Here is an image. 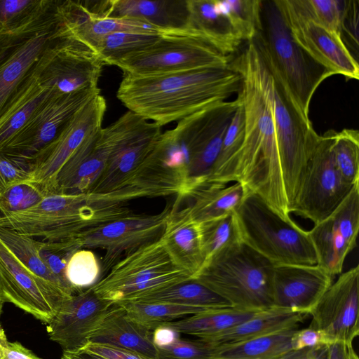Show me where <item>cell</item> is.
I'll use <instances>...</instances> for the list:
<instances>
[{"label": "cell", "mask_w": 359, "mask_h": 359, "mask_svg": "<svg viewBox=\"0 0 359 359\" xmlns=\"http://www.w3.org/2000/svg\"><path fill=\"white\" fill-rule=\"evenodd\" d=\"M61 359H108L85 349L75 351H63Z\"/></svg>", "instance_id": "obj_56"}, {"label": "cell", "mask_w": 359, "mask_h": 359, "mask_svg": "<svg viewBox=\"0 0 359 359\" xmlns=\"http://www.w3.org/2000/svg\"><path fill=\"white\" fill-rule=\"evenodd\" d=\"M257 312L227 307L198 313L163 325L180 334L205 339L238 325Z\"/></svg>", "instance_id": "obj_33"}, {"label": "cell", "mask_w": 359, "mask_h": 359, "mask_svg": "<svg viewBox=\"0 0 359 359\" xmlns=\"http://www.w3.org/2000/svg\"><path fill=\"white\" fill-rule=\"evenodd\" d=\"M108 359H155L128 349L89 342L83 348Z\"/></svg>", "instance_id": "obj_51"}, {"label": "cell", "mask_w": 359, "mask_h": 359, "mask_svg": "<svg viewBox=\"0 0 359 359\" xmlns=\"http://www.w3.org/2000/svg\"><path fill=\"white\" fill-rule=\"evenodd\" d=\"M0 359H4L1 344L0 343Z\"/></svg>", "instance_id": "obj_57"}, {"label": "cell", "mask_w": 359, "mask_h": 359, "mask_svg": "<svg viewBox=\"0 0 359 359\" xmlns=\"http://www.w3.org/2000/svg\"><path fill=\"white\" fill-rule=\"evenodd\" d=\"M89 342L128 349L156 359L152 330L133 320L118 304L110 308L91 334Z\"/></svg>", "instance_id": "obj_27"}, {"label": "cell", "mask_w": 359, "mask_h": 359, "mask_svg": "<svg viewBox=\"0 0 359 359\" xmlns=\"http://www.w3.org/2000/svg\"><path fill=\"white\" fill-rule=\"evenodd\" d=\"M306 314L277 307L260 311L250 318L218 333L201 339L214 346L239 343L283 330L299 327Z\"/></svg>", "instance_id": "obj_30"}, {"label": "cell", "mask_w": 359, "mask_h": 359, "mask_svg": "<svg viewBox=\"0 0 359 359\" xmlns=\"http://www.w3.org/2000/svg\"><path fill=\"white\" fill-rule=\"evenodd\" d=\"M167 205L157 214H130L91 228L78 238L83 248H101L105 252L102 264L104 274L123 256L162 235L171 210Z\"/></svg>", "instance_id": "obj_17"}, {"label": "cell", "mask_w": 359, "mask_h": 359, "mask_svg": "<svg viewBox=\"0 0 359 359\" xmlns=\"http://www.w3.org/2000/svg\"><path fill=\"white\" fill-rule=\"evenodd\" d=\"M359 1L344 0L339 34L344 45L358 60V55Z\"/></svg>", "instance_id": "obj_48"}, {"label": "cell", "mask_w": 359, "mask_h": 359, "mask_svg": "<svg viewBox=\"0 0 359 359\" xmlns=\"http://www.w3.org/2000/svg\"><path fill=\"white\" fill-rule=\"evenodd\" d=\"M241 102L240 97L223 101L178 121L161 139L182 154L185 163L184 197L205 186L221 149L229 123Z\"/></svg>", "instance_id": "obj_10"}, {"label": "cell", "mask_w": 359, "mask_h": 359, "mask_svg": "<svg viewBox=\"0 0 359 359\" xmlns=\"http://www.w3.org/2000/svg\"><path fill=\"white\" fill-rule=\"evenodd\" d=\"M180 338V333L166 325H160L152 331V340L156 348L171 345Z\"/></svg>", "instance_id": "obj_54"}, {"label": "cell", "mask_w": 359, "mask_h": 359, "mask_svg": "<svg viewBox=\"0 0 359 359\" xmlns=\"http://www.w3.org/2000/svg\"><path fill=\"white\" fill-rule=\"evenodd\" d=\"M163 34L116 32L100 37L93 52L104 65H112L116 61L137 52L155 43Z\"/></svg>", "instance_id": "obj_39"}, {"label": "cell", "mask_w": 359, "mask_h": 359, "mask_svg": "<svg viewBox=\"0 0 359 359\" xmlns=\"http://www.w3.org/2000/svg\"><path fill=\"white\" fill-rule=\"evenodd\" d=\"M328 359H348V347L342 342L327 344Z\"/></svg>", "instance_id": "obj_55"}, {"label": "cell", "mask_w": 359, "mask_h": 359, "mask_svg": "<svg viewBox=\"0 0 359 359\" xmlns=\"http://www.w3.org/2000/svg\"><path fill=\"white\" fill-rule=\"evenodd\" d=\"M130 302L185 305L207 311L231 307L226 300L193 279L144 294Z\"/></svg>", "instance_id": "obj_34"}, {"label": "cell", "mask_w": 359, "mask_h": 359, "mask_svg": "<svg viewBox=\"0 0 359 359\" xmlns=\"http://www.w3.org/2000/svg\"><path fill=\"white\" fill-rule=\"evenodd\" d=\"M0 343L3 348L4 359H41L20 343L9 341L1 326Z\"/></svg>", "instance_id": "obj_52"}, {"label": "cell", "mask_w": 359, "mask_h": 359, "mask_svg": "<svg viewBox=\"0 0 359 359\" xmlns=\"http://www.w3.org/2000/svg\"><path fill=\"white\" fill-rule=\"evenodd\" d=\"M81 248V242L78 237L57 241L39 240V251L41 260L71 294L77 291L66 277V267L74 253Z\"/></svg>", "instance_id": "obj_42"}, {"label": "cell", "mask_w": 359, "mask_h": 359, "mask_svg": "<svg viewBox=\"0 0 359 359\" xmlns=\"http://www.w3.org/2000/svg\"><path fill=\"white\" fill-rule=\"evenodd\" d=\"M132 212L122 203L99 202L90 193L50 194L25 210L0 215V227L41 241L76 238Z\"/></svg>", "instance_id": "obj_6"}, {"label": "cell", "mask_w": 359, "mask_h": 359, "mask_svg": "<svg viewBox=\"0 0 359 359\" xmlns=\"http://www.w3.org/2000/svg\"><path fill=\"white\" fill-rule=\"evenodd\" d=\"M62 0H39L25 18L0 29V118L42 55L71 33Z\"/></svg>", "instance_id": "obj_5"}, {"label": "cell", "mask_w": 359, "mask_h": 359, "mask_svg": "<svg viewBox=\"0 0 359 359\" xmlns=\"http://www.w3.org/2000/svg\"><path fill=\"white\" fill-rule=\"evenodd\" d=\"M332 280L333 276L317 264H274L273 307L309 315Z\"/></svg>", "instance_id": "obj_23"}, {"label": "cell", "mask_w": 359, "mask_h": 359, "mask_svg": "<svg viewBox=\"0 0 359 359\" xmlns=\"http://www.w3.org/2000/svg\"><path fill=\"white\" fill-rule=\"evenodd\" d=\"M294 1L299 11L308 18L330 31L339 34L344 0Z\"/></svg>", "instance_id": "obj_44"}, {"label": "cell", "mask_w": 359, "mask_h": 359, "mask_svg": "<svg viewBox=\"0 0 359 359\" xmlns=\"http://www.w3.org/2000/svg\"><path fill=\"white\" fill-rule=\"evenodd\" d=\"M0 239L34 273L55 285L67 297L73 295L63 287L41 260L39 251V240L6 227H0Z\"/></svg>", "instance_id": "obj_36"}, {"label": "cell", "mask_w": 359, "mask_h": 359, "mask_svg": "<svg viewBox=\"0 0 359 359\" xmlns=\"http://www.w3.org/2000/svg\"><path fill=\"white\" fill-rule=\"evenodd\" d=\"M107 109L104 97L96 95L74 115L60 134L33 161L29 181L50 195L56 176L69 156L93 132L102 128Z\"/></svg>", "instance_id": "obj_20"}, {"label": "cell", "mask_w": 359, "mask_h": 359, "mask_svg": "<svg viewBox=\"0 0 359 359\" xmlns=\"http://www.w3.org/2000/svg\"><path fill=\"white\" fill-rule=\"evenodd\" d=\"M100 4V17L139 20L166 33L190 32L187 0H109Z\"/></svg>", "instance_id": "obj_25"}, {"label": "cell", "mask_w": 359, "mask_h": 359, "mask_svg": "<svg viewBox=\"0 0 359 359\" xmlns=\"http://www.w3.org/2000/svg\"><path fill=\"white\" fill-rule=\"evenodd\" d=\"M113 305L100 297L90 287L78 292L62 302L48 323L50 339L63 351L83 348Z\"/></svg>", "instance_id": "obj_22"}, {"label": "cell", "mask_w": 359, "mask_h": 359, "mask_svg": "<svg viewBox=\"0 0 359 359\" xmlns=\"http://www.w3.org/2000/svg\"><path fill=\"white\" fill-rule=\"evenodd\" d=\"M100 273V266L95 254L86 248L74 252L66 267V277L77 292L93 285Z\"/></svg>", "instance_id": "obj_43"}, {"label": "cell", "mask_w": 359, "mask_h": 359, "mask_svg": "<svg viewBox=\"0 0 359 359\" xmlns=\"http://www.w3.org/2000/svg\"><path fill=\"white\" fill-rule=\"evenodd\" d=\"M238 92L245 110L243 142L233 159L231 182H240L284 219H290L276 134L267 103L245 74Z\"/></svg>", "instance_id": "obj_3"}, {"label": "cell", "mask_w": 359, "mask_h": 359, "mask_svg": "<svg viewBox=\"0 0 359 359\" xmlns=\"http://www.w3.org/2000/svg\"><path fill=\"white\" fill-rule=\"evenodd\" d=\"M241 241L274 264L316 265L309 232L247 189L233 210Z\"/></svg>", "instance_id": "obj_9"}, {"label": "cell", "mask_w": 359, "mask_h": 359, "mask_svg": "<svg viewBox=\"0 0 359 359\" xmlns=\"http://www.w3.org/2000/svg\"><path fill=\"white\" fill-rule=\"evenodd\" d=\"M156 350V359H213L215 347L200 339L180 337L174 344Z\"/></svg>", "instance_id": "obj_46"}, {"label": "cell", "mask_w": 359, "mask_h": 359, "mask_svg": "<svg viewBox=\"0 0 359 359\" xmlns=\"http://www.w3.org/2000/svg\"><path fill=\"white\" fill-rule=\"evenodd\" d=\"M33 162L0 151V195L12 186L30 180Z\"/></svg>", "instance_id": "obj_47"}, {"label": "cell", "mask_w": 359, "mask_h": 359, "mask_svg": "<svg viewBox=\"0 0 359 359\" xmlns=\"http://www.w3.org/2000/svg\"><path fill=\"white\" fill-rule=\"evenodd\" d=\"M229 68L246 74L264 98L270 110L278 146L288 209L290 210L308 161L320 135L306 119L290 93L269 67L252 41Z\"/></svg>", "instance_id": "obj_2"}, {"label": "cell", "mask_w": 359, "mask_h": 359, "mask_svg": "<svg viewBox=\"0 0 359 359\" xmlns=\"http://www.w3.org/2000/svg\"><path fill=\"white\" fill-rule=\"evenodd\" d=\"M299 328L291 327L239 343L215 346L213 359H278L292 350V338Z\"/></svg>", "instance_id": "obj_31"}, {"label": "cell", "mask_w": 359, "mask_h": 359, "mask_svg": "<svg viewBox=\"0 0 359 359\" xmlns=\"http://www.w3.org/2000/svg\"><path fill=\"white\" fill-rule=\"evenodd\" d=\"M200 224L205 258L203 265L222 250L242 242L233 212Z\"/></svg>", "instance_id": "obj_41"}, {"label": "cell", "mask_w": 359, "mask_h": 359, "mask_svg": "<svg viewBox=\"0 0 359 359\" xmlns=\"http://www.w3.org/2000/svg\"><path fill=\"white\" fill-rule=\"evenodd\" d=\"M191 279L174 262L160 237L123 256L90 287L116 304Z\"/></svg>", "instance_id": "obj_11"}, {"label": "cell", "mask_w": 359, "mask_h": 359, "mask_svg": "<svg viewBox=\"0 0 359 359\" xmlns=\"http://www.w3.org/2000/svg\"><path fill=\"white\" fill-rule=\"evenodd\" d=\"M215 2L241 41H252L262 29V0H215Z\"/></svg>", "instance_id": "obj_37"}, {"label": "cell", "mask_w": 359, "mask_h": 359, "mask_svg": "<svg viewBox=\"0 0 359 359\" xmlns=\"http://www.w3.org/2000/svg\"><path fill=\"white\" fill-rule=\"evenodd\" d=\"M69 297L25 266L0 239L1 300L48 324Z\"/></svg>", "instance_id": "obj_16"}, {"label": "cell", "mask_w": 359, "mask_h": 359, "mask_svg": "<svg viewBox=\"0 0 359 359\" xmlns=\"http://www.w3.org/2000/svg\"><path fill=\"white\" fill-rule=\"evenodd\" d=\"M189 32L204 39L226 55L235 53L242 41L226 18L219 11L215 0H187Z\"/></svg>", "instance_id": "obj_29"}, {"label": "cell", "mask_w": 359, "mask_h": 359, "mask_svg": "<svg viewBox=\"0 0 359 359\" xmlns=\"http://www.w3.org/2000/svg\"><path fill=\"white\" fill-rule=\"evenodd\" d=\"M116 304L121 306L133 320L152 331L184 316L207 311L198 307L166 303L126 301Z\"/></svg>", "instance_id": "obj_38"}, {"label": "cell", "mask_w": 359, "mask_h": 359, "mask_svg": "<svg viewBox=\"0 0 359 359\" xmlns=\"http://www.w3.org/2000/svg\"><path fill=\"white\" fill-rule=\"evenodd\" d=\"M231 58L190 32L161 35L151 46L116 61L123 74L147 75L207 67H226Z\"/></svg>", "instance_id": "obj_12"}, {"label": "cell", "mask_w": 359, "mask_h": 359, "mask_svg": "<svg viewBox=\"0 0 359 359\" xmlns=\"http://www.w3.org/2000/svg\"><path fill=\"white\" fill-rule=\"evenodd\" d=\"M4 303V302L2 300L0 299V317H1V311H2V308H3Z\"/></svg>", "instance_id": "obj_58"}, {"label": "cell", "mask_w": 359, "mask_h": 359, "mask_svg": "<svg viewBox=\"0 0 359 359\" xmlns=\"http://www.w3.org/2000/svg\"><path fill=\"white\" fill-rule=\"evenodd\" d=\"M54 95L57 94L41 81L37 62L20 84L0 118V150L11 140L37 109Z\"/></svg>", "instance_id": "obj_28"}, {"label": "cell", "mask_w": 359, "mask_h": 359, "mask_svg": "<svg viewBox=\"0 0 359 359\" xmlns=\"http://www.w3.org/2000/svg\"><path fill=\"white\" fill-rule=\"evenodd\" d=\"M39 0L0 1V29L8 27L27 16Z\"/></svg>", "instance_id": "obj_49"}, {"label": "cell", "mask_w": 359, "mask_h": 359, "mask_svg": "<svg viewBox=\"0 0 359 359\" xmlns=\"http://www.w3.org/2000/svg\"><path fill=\"white\" fill-rule=\"evenodd\" d=\"M100 93V88H97L51 96L0 151L33 162L56 139L76 112Z\"/></svg>", "instance_id": "obj_15"}, {"label": "cell", "mask_w": 359, "mask_h": 359, "mask_svg": "<svg viewBox=\"0 0 359 359\" xmlns=\"http://www.w3.org/2000/svg\"><path fill=\"white\" fill-rule=\"evenodd\" d=\"M331 152L336 168L351 185L359 182V132L353 129L335 131Z\"/></svg>", "instance_id": "obj_40"}, {"label": "cell", "mask_w": 359, "mask_h": 359, "mask_svg": "<svg viewBox=\"0 0 359 359\" xmlns=\"http://www.w3.org/2000/svg\"><path fill=\"white\" fill-rule=\"evenodd\" d=\"M359 266L341 273L309 313V327L320 331L328 344L334 341L353 346L358 336Z\"/></svg>", "instance_id": "obj_19"}, {"label": "cell", "mask_w": 359, "mask_h": 359, "mask_svg": "<svg viewBox=\"0 0 359 359\" xmlns=\"http://www.w3.org/2000/svg\"><path fill=\"white\" fill-rule=\"evenodd\" d=\"M335 130L320 138L308 161L290 213L318 224L327 217L343 201L353 185L347 183L334 165L331 146Z\"/></svg>", "instance_id": "obj_13"}, {"label": "cell", "mask_w": 359, "mask_h": 359, "mask_svg": "<svg viewBox=\"0 0 359 359\" xmlns=\"http://www.w3.org/2000/svg\"><path fill=\"white\" fill-rule=\"evenodd\" d=\"M260 55L307 120L311 98L332 74L293 39L273 0L262 1V29L252 40Z\"/></svg>", "instance_id": "obj_7"}, {"label": "cell", "mask_w": 359, "mask_h": 359, "mask_svg": "<svg viewBox=\"0 0 359 359\" xmlns=\"http://www.w3.org/2000/svg\"><path fill=\"white\" fill-rule=\"evenodd\" d=\"M292 350L297 351L320 345H327L328 342L325 336L318 330L308 327L299 328L293 334Z\"/></svg>", "instance_id": "obj_50"}, {"label": "cell", "mask_w": 359, "mask_h": 359, "mask_svg": "<svg viewBox=\"0 0 359 359\" xmlns=\"http://www.w3.org/2000/svg\"><path fill=\"white\" fill-rule=\"evenodd\" d=\"M238 95L241 99L240 104L226 129L220 151L205 187L209 184L226 185L231 182V163L243 142L245 128L244 107L238 93Z\"/></svg>", "instance_id": "obj_35"}, {"label": "cell", "mask_w": 359, "mask_h": 359, "mask_svg": "<svg viewBox=\"0 0 359 359\" xmlns=\"http://www.w3.org/2000/svg\"><path fill=\"white\" fill-rule=\"evenodd\" d=\"M103 65L72 34L50 46L38 61L41 81L57 95L99 88Z\"/></svg>", "instance_id": "obj_14"}, {"label": "cell", "mask_w": 359, "mask_h": 359, "mask_svg": "<svg viewBox=\"0 0 359 359\" xmlns=\"http://www.w3.org/2000/svg\"><path fill=\"white\" fill-rule=\"evenodd\" d=\"M101 129L88 135L58 172L50 194H72L88 191L102 172L109 147Z\"/></svg>", "instance_id": "obj_24"}, {"label": "cell", "mask_w": 359, "mask_h": 359, "mask_svg": "<svg viewBox=\"0 0 359 359\" xmlns=\"http://www.w3.org/2000/svg\"><path fill=\"white\" fill-rule=\"evenodd\" d=\"M273 265L243 242L219 251L194 276L231 307L259 311L273 307Z\"/></svg>", "instance_id": "obj_8"}, {"label": "cell", "mask_w": 359, "mask_h": 359, "mask_svg": "<svg viewBox=\"0 0 359 359\" xmlns=\"http://www.w3.org/2000/svg\"><path fill=\"white\" fill-rule=\"evenodd\" d=\"M247 188L240 182L230 186L209 184L201 188L189 197L194 198L190 206L194 218L199 223L229 214L243 200Z\"/></svg>", "instance_id": "obj_32"}, {"label": "cell", "mask_w": 359, "mask_h": 359, "mask_svg": "<svg viewBox=\"0 0 359 359\" xmlns=\"http://www.w3.org/2000/svg\"><path fill=\"white\" fill-rule=\"evenodd\" d=\"M46 196L39 186L29 180L15 184L0 195V215L28 209Z\"/></svg>", "instance_id": "obj_45"}, {"label": "cell", "mask_w": 359, "mask_h": 359, "mask_svg": "<svg viewBox=\"0 0 359 359\" xmlns=\"http://www.w3.org/2000/svg\"><path fill=\"white\" fill-rule=\"evenodd\" d=\"M278 359H328L327 345L291 350Z\"/></svg>", "instance_id": "obj_53"}, {"label": "cell", "mask_w": 359, "mask_h": 359, "mask_svg": "<svg viewBox=\"0 0 359 359\" xmlns=\"http://www.w3.org/2000/svg\"><path fill=\"white\" fill-rule=\"evenodd\" d=\"M241 86V76L229 66L123 74L116 97L128 111L163 126L225 101Z\"/></svg>", "instance_id": "obj_1"}, {"label": "cell", "mask_w": 359, "mask_h": 359, "mask_svg": "<svg viewBox=\"0 0 359 359\" xmlns=\"http://www.w3.org/2000/svg\"><path fill=\"white\" fill-rule=\"evenodd\" d=\"M181 200L172 204L161 238L174 262L194 278L205 262L201 224L190 206L179 208Z\"/></svg>", "instance_id": "obj_26"}, {"label": "cell", "mask_w": 359, "mask_h": 359, "mask_svg": "<svg viewBox=\"0 0 359 359\" xmlns=\"http://www.w3.org/2000/svg\"><path fill=\"white\" fill-rule=\"evenodd\" d=\"M296 43L332 75L359 79L358 62L339 34L316 24L304 15L294 0H273Z\"/></svg>", "instance_id": "obj_18"}, {"label": "cell", "mask_w": 359, "mask_h": 359, "mask_svg": "<svg viewBox=\"0 0 359 359\" xmlns=\"http://www.w3.org/2000/svg\"><path fill=\"white\" fill-rule=\"evenodd\" d=\"M359 229V182L339 205L309 231L317 265L332 276L341 273L346 256L356 246Z\"/></svg>", "instance_id": "obj_21"}, {"label": "cell", "mask_w": 359, "mask_h": 359, "mask_svg": "<svg viewBox=\"0 0 359 359\" xmlns=\"http://www.w3.org/2000/svg\"><path fill=\"white\" fill-rule=\"evenodd\" d=\"M162 126L130 111L101 129L109 147L106 165L90 189L93 194L106 193L133 187H154L173 173L165 168L156 146Z\"/></svg>", "instance_id": "obj_4"}]
</instances>
